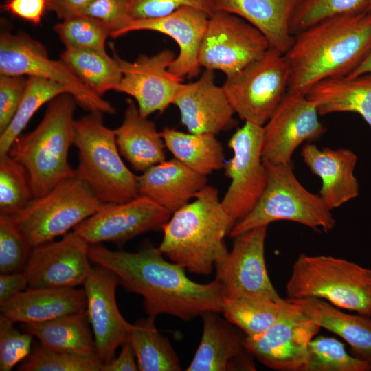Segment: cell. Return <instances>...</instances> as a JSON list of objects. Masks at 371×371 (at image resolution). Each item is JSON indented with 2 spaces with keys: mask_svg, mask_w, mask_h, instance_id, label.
I'll return each instance as SVG.
<instances>
[{
  "mask_svg": "<svg viewBox=\"0 0 371 371\" xmlns=\"http://www.w3.org/2000/svg\"><path fill=\"white\" fill-rule=\"evenodd\" d=\"M89 260L111 270L126 290L144 298L148 317L168 314L190 321L207 311L222 313V289L215 279L207 284L188 278L186 269L169 262L159 248L137 252L112 251L100 243L89 245Z\"/></svg>",
  "mask_w": 371,
  "mask_h": 371,
  "instance_id": "6da1fadb",
  "label": "cell"
},
{
  "mask_svg": "<svg viewBox=\"0 0 371 371\" xmlns=\"http://www.w3.org/2000/svg\"><path fill=\"white\" fill-rule=\"evenodd\" d=\"M371 51V11L332 17L293 35L284 56L289 91L306 94L316 83L349 75Z\"/></svg>",
  "mask_w": 371,
  "mask_h": 371,
  "instance_id": "7a4b0ae2",
  "label": "cell"
},
{
  "mask_svg": "<svg viewBox=\"0 0 371 371\" xmlns=\"http://www.w3.org/2000/svg\"><path fill=\"white\" fill-rule=\"evenodd\" d=\"M234 225L218 190L207 185L194 201L172 213L162 227L164 236L158 248L189 272L208 276L228 253L224 238Z\"/></svg>",
  "mask_w": 371,
  "mask_h": 371,
  "instance_id": "3957f363",
  "label": "cell"
},
{
  "mask_svg": "<svg viewBox=\"0 0 371 371\" xmlns=\"http://www.w3.org/2000/svg\"><path fill=\"white\" fill-rule=\"evenodd\" d=\"M76 102L69 93L48 102L44 116L31 132L19 135L8 153L25 169L33 199L41 197L76 173L68 162L74 137Z\"/></svg>",
  "mask_w": 371,
  "mask_h": 371,
  "instance_id": "277c9868",
  "label": "cell"
},
{
  "mask_svg": "<svg viewBox=\"0 0 371 371\" xmlns=\"http://www.w3.org/2000/svg\"><path fill=\"white\" fill-rule=\"evenodd\" d=\"M104 113L90 111L74 121L76 170L102 203H124L139 196L138 176L122 160L115 130L105 126Z\"/></svg>",
  "mask_w": 371,
  "mask_h": 371,
  "instance_id": "5b68a950",
  "label": "cell"
},
{
  "mask_svg": "<svg viewBox=\"0 0 371 371\" xmlns=\"http://www.w3.org/2000/svg\"><path fill=\"white\" fill-rule=\"evenodd\" d=\"M288 298L325 299L371 317V269L331 256L301 254L286 284Z\"/></svg>",
  "mask_w": 371,
  "mask_h": 371,
  "instance_id": "8992f818",
  "label": "cell"
},
{
  "mask_svg": "<svg viewBox=\"0 0 371 371\" xmlns=\"http://www.w3.org/2000/svg\"><path fill=\"white\" fill-rule=\"evenodd\" d=\"M263 162L268 174L265 189L254 209L234 225L229 234L231 238L281 220L296 222L317 231L333 229L335 220L331 210L319 195L310 192L300 183L292 163Z\"/></svg>",
  "mask_w": 371,
  "mask_h": 371,
  "instance_id": "52a82bcc",
  "label": "cell"
},
{
  "mask_svg": "<svg viewBox=\"0 0 371 371\" xmlns=\"http://www.w3.org/2000/svg\"><path fill=\"white\" fill-rule=\"evenodd\" d=\"M103 203L76 170L46 194L33 199L23 209L8 216L34 247L66 234Z\"/></svg>",
  "mask_w": 371,
  "mask_h": 371,
  "instance_id": "ba28073f",
  "label": "cell"
},
{
  "mask_svg": "<svg viewBox=\"0 0 371 371\" xmlns=\"http://www.w3.org/2000/svg\"><path fill=\"white\" fill-rule=\"evenodd\" d=\"M289 79L284 54L270 47L241 71L226 77L222 87L235 113L263 126L287 92Z\"/></svg>",
  "mask_w": 371,
  "mask_h": 371,
  "instance_id": "9c48e42d",
  "label": "cell"
},
{
  "mask_svg": "<svg viewBox=\"0 0 371 371\" xmlns=\"http://www.w3.org/2000/svg\"><path fill=\"white\" fill-rule=\"evenodd\" d=\"M0 75L49 80L64 87L83 109L115 113L107 100L83 84L60 59H51L46 48L24 32L1 34Z\"/></svg>",
  "mask_w": 371,
  "mask_h": 371,
  "instance_id": "30bf717a",
  "label": "cell"
},
{
  "mask_svg": "<svg viewBox=\"0 0 371 371\" xmlns=\"http://www.w3.org/2000/svg\"><path fill=\"white\" fill-rule=\"evenodd\" d=\"M262 144L263 126L249 122H245L228 142L233 156L224 168L231 183L221 203L235 224L254 209L267 186Z\"/></svg>",
  "mask_w": 371,
  "mask_h": 371,
  "instance_id": "8fae6325",
  "label": "cell"
},
{
  "mask_svg": "<svg viewBox=\"0 0 371 371\" xmlns=\"http://www.w3.org/2000/svg\"><path fill=\"white\" fill-rule=\"evenodd\" d=\"M270 47L265 36L242 18L225 11L209 17L200 48L201 67L229 77L241 71Z\"/></svg>",
  "mask_w": 371,
  "mask_h": 371,
  "instance_id": "7c38bea8",
  "label": "cell"
},
{
  "mask_svg": "<svg viewBox=\"0 0 371 371\" xmlns=\"http://www.w3.org/2000/svg\"><path fill=\"white\" fill-rule=\"evenodd\" d=\"M172 213L144 196L124 203H103L73 232L89 245L102 242L123 245L145 232L161 229Z\"/></svg>",
  "mask_w": 371,
  "mask_h": 371,
  "instance_id": "4fadbf2b",
  "label": "cell"
},
{
  "mask_svg": "<svg viewBox=\"0 0 371 371\" xmlns=\"http://www.w3.org/2000/svg\"><path fill=\"white\" fill-rule=\"evenodd\" d=\"M291 302V308L267 331L254 337H246L245 344L253 357L269 368L305 371L308 344L321 328Z\"/></svg>",
  "mask_w": 371,
  "mask_h": 371,
  "instance_id": "5bb4252c",
  "label": "cell"
},
{
  "mask_svg": "<svg viewBox=\"0 0 371 371\" xmlns=\"http://www.w3.org/2000/svg\"><path fill=\"white\" fill-rule=\"evenodd\" d=\"M319 115L316 105L305 94L287 91L263 126V161L291 163L300 145L317 139L326 131Z\"/></svg>",
  "mask_w": 371,
  "mask_h": 371,
  "instance_id": "9a60e30c",
  "label": "cell"
},
{
  "mask_svg": "<svg viewBox=\"0 0 371 371\" xmlns=\"http://www.w3.org/2000/svg\"><path fill=\"white\" fill-rule=\"evenodd\" d=\"M267 226H260L234 238L232 249L214 266L215 280L223 299L257 295L282 299L271 284L265 260Z\"/></svg>",
  "mask_w": 371,
  "mask_h": 371,
  "instance_id": "2e32d148",
  "label": "cell"
},
{
  "mask_svg": "<svg viewBox=\"0 0 371 371\" xmlns=\"http://www.w3.org/2000/svg\"><path fill=\"white\" fill-rule=\"evenodd\" d=\"M113 52L122 74L116 91L133 97L142 117L162 113L172 104L183 81L168 70L177 56L172 51L166 49L152 56L140 55L133 62Z\"/></svg>",
  "mask_w": 371,
  "mask_h": 371,
  "instance_id": "e0dca14e",
  "label": "cell"
},
{
  "mask_svg": "<svg viewBox=\"0 0 371 371\" xmlns=\"http://www.w3.org/2000/svg\"><path fill=\"white\" fill-rule=\"evenodd\" d=\"M89 244L74 232L32 248L23 271L29 287L74 288L83 284L91 267Z\"/></svg>",
  "mask_w": 371,
  "mask_h": 371,
  "instance_id": "ac0fdd59",
  "label": "cell"
},
{
  "mask_svg": "<svg viewBox=\"0 0 371 371\" xmlns=\"http://www.w3.org/2000/svg\"><path fill=\"white\" fill-rule=\"evenodd\" d=\"M118 284L117 276L99 265L91 268L83 284L87 314L102 366L111 361L117 348L128 341L132 327L117 305L115 290Z\"/></svg>",
  "mask_w": 371,
  "mask_h": 371,
  "instance_id": "d6986e66",
  "label": "cell"
},
{
  "mask_svg": "<svg viewBox=\"0 0 371 371\" xmlns=\"http://www.w3.org/2000/svg\"><path fill=\"white\" fill-rule=\"evenodd\" d=\"M209 17L201 9L183 6L164 16L131 20L119 36L140 30L157 32L170 36L177 43L179 51L169 71L179 78H192L199 74L201 68L199 52Z\"/></svg>",
  "mask_w": 371,
  "mask_h": 371,
  "instance_id": "ffe728a7",
  "label": "cell"
},
{
  "mask_svg": "<svg viewBox=\"0 0 371 371\" xmlns=\"http://www.w3.org/2000/svg\"><path fill=\"white\" fill-rule=\"evenodd\" d=\"M214 80V71L205 69L195 82L182 83L175 97L172 104L189 133L216 135L236 124L235 111Z\"/></svg>",
  "mask_w": 371,
  "mask_h": 371,
  "instance_id": "44dd1931",
  "label": "cell"
},
{
  "mask_svg": "<svg viewBox=\"0 0 371 371\" xmlns=\"http://www.w3.org/2000/svg\"><path fill=\"white\" fill-rule=\"evenodd\" d=\"M218 313L207 311L201 315L203 322L201 339L186 370H256L253 355L245 346V335Z\"/></svg>",
  "mask_w": 371,
  "mask_h": 371,
  "instance_id": "7402d4cb",
  "label": "cell"
},
{
  "mask_svg": "<svg viewBox=\"0 0 371 371\" xmlns=\"http://www.w3.org/2000/svg\"><path fill=\"white\" fill-rule=\"evenodd\" d=\"M304 162L322 180L319 196L331 210L359 195V183L354 175L357 157L346 148H319L305 144L301 150Z\"/></svg>",
  "mask_w": 371,
  "mask_h": 371,
  "instance_id": "603a6c76",
  "label": "cell"
},
{
  "mask_svg": "<svg viewBox=\"0 0 371 371\" xmlns=\"http://www.w3.org/2000/svg\"><path fill=\"white\" fill-rule=\"evenodd\" d=\"M0 306L14 323H39L86 312L87 297L84 289L29 287Z\"/></svg>",
  "mask_w": 371,
  "mask_h": 371,
  "instance_id": "cb8c5ba5",
  "label": "cell"
},
{
  "mask_svg": "<svg viewBox=\"0 0 371 371\" xmlns=\"http://www.w3.org/2000/svg\"><path fill=\"white\" fill-rule=\"evenodd\" d=\"M207 183V176L173 158L149 168L138 176L139 195L149 198L173 213L194 199Z\"/></svg>",
  "mask_w": 371,
  "mask_h": 371,
  "instance_id": "d4e9b609",
  "label": "cell"
},
{
  "mask_svg": "<svg viewBox=\"0 0 371 371\" xmlns=\"http://www.w3.org/2000/svg\"><path fill=\"white\" fill-rule=\"evenodd\" d=\"M214 11L235 14L258 29L283 54L293 41L292 14L300 0H211Z\"/></svg>",
  "mask_w": 371,
  "mask_h": 371,
  "instance_id": "484cf974",
  "label": "cell"
},
{
  "mask_svg": "<svg viewBox=\"0 0 371 371\" xmlns=\"http://www.w3.org/2000/svg\"><path fill=\"white\" fill-rule=\"evenodd\" d=\"M121 125L115 129L119 152L132 168L143 172L166 160L164 142L155 124L142 117L135 102L126 100Z\"/></svg>",
  "mask_w": 371,
  "mask_h": 371,
  "instance_id": "4316f807",
  "label": "cell"
},
{
  "mask_svg": "<svg viewBox=\"0 0 371 371\" xmlns=\"http://www.w3.org/2000/svg\"><path fill=\"white\" fill-rule=\"evenodd\" d=\"M305 95L315 103L319 115L357 113L371 127V72L322 80Z\"/></svg>",
  "mask_w": 371,
  "mask_h": 371,
  "instance_id": "83f0119b",
  "label": "cell"
},
{
  "mask_svg": "<svg viewBox=\"0 0 371 371\" xmlns=\"http://www.w3.org/2000/svg\"><path fill=\"white\" fill-rule=\"evenodd\" d=\"M289 299L320 328L344 339L354 357L371 366V317L346 313L319 298Z\"/></svg>",
  "mask_w": 371,
  "mask_h": 371,
  "instance_id": "f1b7e54d",
  "label": "cell"
},
{
  "mask_svg": "<svg viewBox=\"0 0 371 371\" xmlns=\"http://www.w3.org/2000/svg\"><path fill=\"white\" fill-rule=\"evenodd\" d=\"M89 324L86 311L47 322L23 324V330L49 349L99 359Z\"/></svg>",
  "mask_w": 371,
  "mask_h": 371,
  "instance_id": "f546056e",
  "label": "cell"
},
{
  "mask_svg": "<svg viewBox=\"0 0 371 371\" xmlns=\"http://www.w3.org/2000/svg\"><path fill=\"white\" fill-rule=\"evenodd\" d=\"M160 133L174 158L196 172L207 176L225 167L224 149L215 135L187 133L168 127Z\"/></svg>",
  "mask_w": 371,
  "mask_h": 371,
  "instance_id": "4dcf8cb0",
  "label": "cell"
},
{
  "mask_svg": "<svg viewBox=\"0 0 371 371\" xmlns=\"http://www.w3.org/2000/svg\"><path fill=\"white\" fill-rule=\"evenodd\" d=\"M292 304L289 298L243 295L223 299L222 313L247 337H254L267 331Z\"/></svg>",
  "mask_w": 371,
  "mask_h": 371,
  "instance_id": "1f68e13d",
  "label": "cell"
},
{
  "mask_svg": "<svg viewBox=\"0 0 371 371\" xmlns=\"http://www.w3.org/2000/svg\"><path fill=\"white\" fill-rule=\"evenodd\" d=\"M131 344L141 371H179L180 360L169 339L161 335L155 325V318L139 319L132 324Z\"/></svg>",
  "mask_w": 371,
  "mask_h": 371,
  "instance_id": "d6a6232c",
  "label": "cell"
},
{
  "mask_svg": "<svg viewBox=\"0 0 371 371\" xmlns=\"http://www.w3.org/2000/svg\"><path fill=\"white\" fill-rule=\"evenodd\" d=\"M60 59L83 84L100 96L109 91H116L121 81L120 67L106 52L65 49Z\"/></svg>",
  "mask_w": 371,
  "mask_h": 371,
  "instance_id": "836d02e7",
  "label": "cell"
},
{
  "mask_svg": "<svg viewBox=\"0 0 371 371\" xmlns=\"http://www.w3.org/2000/svg\"><path fill=\"white\" fill-rule=\"evenodd\" d=\"M65 93H68L66 89L54 81L28 76L18 109L8 126L0 133V154L8 153L14 141L43 105Z\"/></svg>",
  "mask_w": 371,
  "mask_h": 371,
  "instance_id": "e575fe53",
  "label": "cell"
},
{
  "mask_svg": "<svg viewBox=\"0 0 371 371\" xmlns=\"http://www.w3.org/2000/svg\"><path fill=\"white\" fill-rule=\"evenodd\" d=\"M32 199L25 169L8 153L0 154V214L14 215Z\"/></svg>",
  "mask_w": 371,
  "mask_h": 371,
  "instance_id": "d590c367",
  "label": "cell"
},
{
  "mask_svg": "<svg viewBox=\"0 0 371 371\" xmlns=\"http://www.w3.org/2000/svg\"><path fill=\"white\" fill-rule=\"evenodd\" d=\"M370 4L371 0H302L292 14L291 33L332 17L371 11Z\"/></svg>",
  "mask_w": 371,
  "mask_h": 371,
  "instance_id": "8d00e7d4",
  "label": "cell"
},
{
  "mask_svg": "<svg viewBox=\"0 0 371 371\" xmlns=\"http://www.w3.org/2000/svg\"><path fill=\"white\" fill-rule=\"evenodd\" d=\"M305 371H370L368 363L350 355L344 345L333 337L319 336L308 344Z\"/></svg>",
  "mask_w": 371,
  "mask_h": 371,
  "instance_id": "74e56055",
  "label": "cell"
},
{
  "mask_svg": "<svg viewBox=\"0 0 371 371\" xmlns=\"http://www.w3.org/2000/svg\"><path fill=\"white\" fill-rule=\"evenodd\" d=\"M54 31L65 49H92L105 52V42L110 30L100 21L80 14L62 20Z\"/></svg>",
  "mask_w": 371,
  "mask_h": 371,
  "instance_id": "f35d334b",
  "label": "cell"
},
{
  "mask_svg": "<svg viewBox=\"0 0 371 371\" xmlns=\"http://www.w3.org/2000/svg\"><path fill=\"white\" fill-rule=\"evenodd\" d=\"M100 359L49 349L34 343L29 355L18 366L19 371H102Z\"/></svg>",
  "mask_w": 371,
  "mask_h": 371,
  "instance_id": "ab89813d",
  "label": "cell"
},
{
  "mask_svg": "<svg viewBox=\"0 0 371 371\" xmlns=\"http://www.w3.org/2000/svg\"><path fill=\"white\" fill-rule=\"evenodd\" d=\"M32 246L17 225L8 216L0 215V272L23 271Z\"/></svg>",
  "mask_w": 371,
  "mask_h": 371,
  "instance_id": "60d3db41",
  "label": "cell"
},
{
  "mask_svg": "<svg viewBox=\"0 0 371 371\" xmlns=\"http://www.w3.org/2000/svg\"><path fill=\"white\" fill-rule=\"evenodd\" d=\"M14 322L0 314V370L10 371L25 359L32 348V335L21 333Z\"/></svg>",
  "mask_w": 371,
  "mask_h": 371,
  "instance_id": "b9f144b4",
  "label": "cell"
},
{
  "mask_svg": "<svg viewBox=\"0 0 371 371\" xmlns=\"http://www.w3.org/2000/svg\"><path fill=\"white\" fill-rule=\"evenodd\" d=\"M131 20L166 16L183 6H193L207 12H214L211 0H128Z\"/></svg>",
  "mask_w": 371,
  "mask_h": 371,
  "instance_id": "7bdbcfd3",
  "label": "cell"
},
{
  "mask_svg": "<svg viewBox=\"0 0 371 371\" xmlns=\"http://www.w3.org/2000/svg\"><path fill=\"white\" fill-rule=\"evenodd\" d=\"M81 14L102 23L113 38L131 21L128 0H93Z\"/></svg>",
  "mask_w": 371,
  "mask_h": 371,
  "instance_id": "ee69618b",
  "label": "cell"
},
{
  "mask_svg": "<svg viewBox=\"0 0 371 371\" xmlns=\"http://www.w3.org/2000/svg\"><path fill=\"white\" fill-rule=\"evenodd\" d=\"M27 78L0 75V133L8 126L23 98Z\"/></svg>",
  "mask_w": 371,
  "mask_h": 371,
  "instance_id": "f6af8a7d",
  "label": "cell"
},
{
  "mask_svg": "<svg viewBox=\"0 0 371 371\" xmlns=\"http://www.w3.org/2000/svg\"><path fill=\"white\" fill-rule=\"evenodd\" d=\"M4 10L36 25L41 23L47 9V0H8Z\"/></svg>",
  "mask_w": 371,
  "mask_h": 371,
  "instance_id": "bcb514c9",
  "label": "cell"
},
{
  "mask_svg": "<svg viewBox=\"0 0 371 371\" xmlns=\"http://www.w3.org/2000/svg\"><path fill=\"white\" fill-rule=\"evenodd\" d=\"M28 285L23 271L0 275V305L23 291Z\"/></svg>",
  "mask_w": 371,
  "mask_h": 371,
  "instance_id": "7dc6e473",
  "label": "cell"
},
{
  "mask_svg": "<svg viewBox=\"0 0 371 371\" xmlns=\"http://www.w3.org/2000/svg\"><path fill=\"white\" fill-rule=\"evenodd\" d=\"M93 0H47V9L63 20L80 15Z\"/></svg>",
  "mask_w": 371,
  "mask_h": 371,
  "instance_id": "c3c4849f",
  "label": "cell"
},
{
  "mask_svg": "<svg viewBox=\"0 0 371 371\" xmlns=\"http://www.w3.org/2000/svg\"><path fill=\"white\" fill-rule=\"evenodd\" d=\"M135 352L128 341L122 346L117 357L102 366V371H137L139 370Z\"/></svg>",
  "mask_w": 371,
  "mask_h": 371,
  "instance_id": "681fc988",
  "label": "cell"
},
{
  "mask_svg": "<svg viewBox=\"0 0 371 371\" xmlns=\"http://www.w3.org/2000/svg\"><path fill=\"white\" fill-rule=\"evenodd\" d=\"M371 72V51L366 56V58L362 61V63L354 69L348 76H356L365 73Z\"/></svg>",
  "mask_w": 371,
  "mask_h": 371,
  "instance_id": "f907efd6",
  "label": "cell"
},
{
  "mask_svg": "<svg viewBox=\"0 0 371 371\" xmlns=\"http://www.w3.org/2000/svg\"><path fill=\"white\" fill-rule=\"evenodd\" d=\"M370 10H371V4H370Z\"/></svg>",
  "mask_w": 371,
  "mask_h": 371,
  "instance_id": "816d5d0a",
  "label": "cell"
},
{
  "mask_svg": "<svg viewBox=\"0 0 371 371\" xmlns=\"http://www.w3.org/2000/svg\"><path fill=\"white\" fill-rule=\"evenodd\" d=\"M302 1V0H300V1Z\"/></svg>",
  "mask_w": 371,
  "mask_h": 371,
  "instance_id": "f5cc1de1",
  "label": "cell"
}]
</instances>
